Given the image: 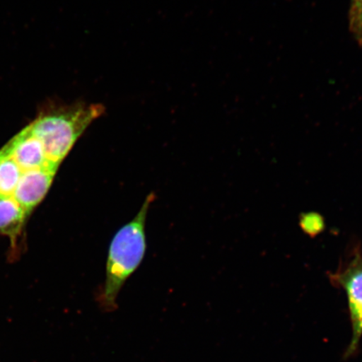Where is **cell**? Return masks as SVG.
Listing matches in <instances>:
<instances>
[{"instance_id":"1","label":"cell","mask_w":362,"mask_h":362,"mask_svg":"<svg viewBox=\"0 0 362 362\" xmlns=\"http://www.w3.org/2000/svg\"><path fill=\"white\" fill-rule=\"evenodd\" d=\"M105 110L100 103H76L54 107L30 124L31 130L42 144L49 164L58 168L85 130Z\"/></svg>"},{"instance_id":"2","label":"cell","mask_w":362,"mask_h":362,"mask_svg":"<svg viewBox=\"0 0 362 362\" xmlns=\"http://www.w3.org/2000/svg\"><path fill=\"white\" fill-rule=\"evenodd\" d=\"M153 200L155 194H148L138 214L119 229L112 240L107 260L106 280L101 296L102 304L108 310L115 309L121 288L146 255V224Z\"/></svg>"},{"instance_id":"3","label":"cell","mask_w":362,"mask_h":362,"mask_svg":"<svg viewBox=\"0 0 362 362\" xmlns=\"http://www.w3.org/2000/svg\"><path fill=\"white\" fill-rule=\"evenodd\" d=\"M332 281L345 289L352 322L353 337L348 353L355 351L362 336V257L356 252L336 274L329 276Z\"/></svg>"},{"instance_id":"4","label":"cell","mask_w":362,"mask_h":362,"mask_svg":"<svg viewBox=\"0 0 362 362\" xmlns=\"http://www.w3.org/2000/svg\"><path fill=\"white\" fill-rule=\"evenodd\" d=\"M58 169L52 166L22 172L13 197L30 216L51 188Z\"/></svg>"},{"instance_id":"5","label":"cell","mask_w":362,"mask_h":362,"mask_svg":"<svg viewBox=\"0 0 362 362\" xmlns=\"http://www.w3.org/2000/svg\"><path fill=\"white\" fill-rule=\"evenodd\" d=\"M4 148L10 153L22 172L47 166L58 169L49 164L42 144L34 134L30 125L11 139Z\"/></svg>"},{"instance_id":"6","label":"cell","mask_w":362,"mask_h":362,"mask_svg":"<svg viewBox=\"0 0 362 362\" xmlns=\"http://www.w3.org/2000/svg\"><path fill=\"white\" fill-rule=\"evenodd\" d=\"M28 216L13 197H0V234L10 238L13 245L20 237Z\"/></svg>"},{"instance_id":"7","label":"cell","mask_w":362,"mask_h":362,"mask_svg":"<svg viewBox=\"0 0 362 362\" xmlns=\"http://www.w3.org/2000/svg\"><path fill=\"white\" fill-rule=\"evenodd\" d=\"M22 170L4 148L0 151V197H13Z\"/></svg>"},{"instance_id":"8","label":"cell","mask_w":362,"mask_h":362,"mask_svg":"<svg viewBox=\"0 0 362 362\" xmlns=\"http://www.w3.org/2000/svg\"><path fill=\"white\" fill-rule=\"evenodd\" d=\"M350 26L356 39L362 44V0H351Z\"/></svg>"}]
</instances>
